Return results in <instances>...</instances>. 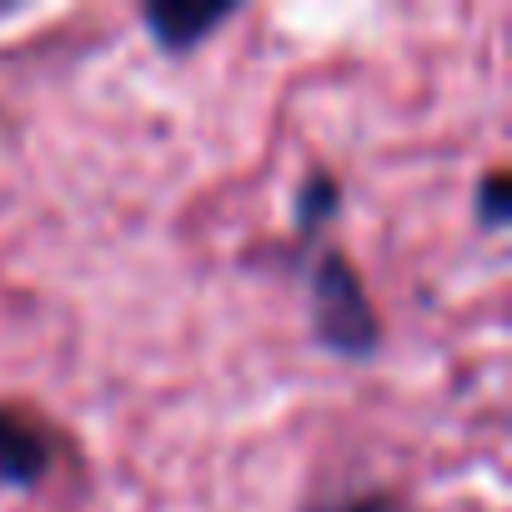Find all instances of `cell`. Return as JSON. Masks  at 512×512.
Segmentation results:
<instances>
[{
	"label": "cell",
	"mask_w": 512,
	"mask_h": 512,
	"mask_svg": "<svg viewBox=\"0 0 512 512\" xmlns=\"http://www.w3.org/2000/svg\"><path fill=\"white\" fill-rule=\"evenodd\" d=\"M231 16V6H191V0H161V6H146V26L156 31V41L166 51H186L196 46L206 31H216Z\"/></svg>",
	"instance_id": "2"
},
{
	"label": "cell",
	"mask_w": 512,
	"mask_h": 512,
	"mask_svg": "<svg viewBox=\"0 0 512 512\" xmlns=\"http://www.w3.org/2000/svg\"><path fill=\"white\" fill-rule=\"evenodd\" d=\"M41 472H46V442L31 427H21L16 417L0 412V482L31 487Z\"/></svg>",
	"instance_id": "3"
},
{
	"label": "cell",
	"mask_w": 512,
	"mask_h": 512,
	"mask_svg": "<svg viewBox=\"0 0 512 512\" xmlns=\"http://www.w3.org/2000/svg\"><path fill=\"white\" fill-rule=\"evenodd\" d=\"M317 332L327 347L337 352H367L377 342V322H372V307L352 277V267L342 256H327L322 272H317Z\"/></svg>",
	"instance_id": "1"
},
{
	"label": "cell",
	"mask_w": 512,
	"mask_h": 512,
	"mask_svg": "<svg viewBox=\"0 0 512 512\" xmlns=\"http://www.w3.org/2000/svg\"><path fill=\"white\" fill-rule=\"evenodd\" d=\"M482 216H487L492 226L507 221V176H502V171H492L487 186H482Z\"/></svg>",
	"instance_id": "4"
}]
</instances>
